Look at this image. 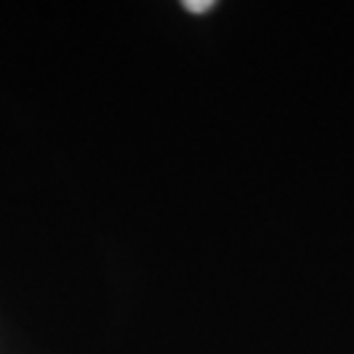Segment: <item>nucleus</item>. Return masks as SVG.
Segmentation results:
<instances>
[{
  "label": "nucleus",
  "mask_w": 354,
  "mask_h": 354,
  "mask_svg": "<svg viewBox=\"0 0 354 354\" xmlns=\"http://www.w3.org/2000/svg\"><path fill=\"white\" fill-rule=\"evenodd\" d=\"M209 7H214L212 0H187V3H184V10H189V12H194V14L207 12Z\"/></svg>",
  "instance_id": "1"
}]
</instances>
